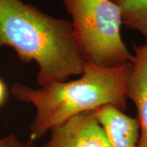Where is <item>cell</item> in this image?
<instances>
[{
	"mask_svg": "<svg viewBox=\"0 0 147 147\" xmlns=\"http://www.w3.org/2000/svg\"><path fill=\"white\" fill-rule=\"evenodd\" d=\"M21 146L22 143L13 134L0 139V147H21Z\"/></svg>",
	"mask_w": 147,
	"mask_h": 147,
	"instance_id": "obj_8",
	"label": "cell"
},
{
	"mask_svg": "<svg viewBox=\"0 0 147 147\" xmlns=\"http://www.w3.org/2000/svg\"><path fill=\"white\" fill-rule=\"evenodd\" d=\"M119 7L123 24L139 32L147 45V0H112Z\"/></svg>",
	"mask_w": 147,
	"mask_h": 147,
	"instance_id": "obj_7",
	"label": "cell"
},
{
	"mask_svg": "<svg viewBox=\"0 0 147 147\" xmlns=\"http://www.w3.org/2000/svg\"><path fill=\"white\" fill-rule=\"evenodd\" d=\"M132 63L105 67L87 61L79 79L52 82L34 89L16 84L11 94L17 100L31 103L36 114L30 125L32 139H38L53 127L84 112L105 105L126 110L127 83Z\"/></svg>",
	"mask_w": 147,
	"mask_h": 147,
	"instance_id": "obj_2",
	"label": "cell"
},
{
	"mask_svg": "<svg viewBox=\"0 0 147 147\" xmlns=\"http://www.w3.org/2000/svg\"><path fill=\"white\" fill-rule=\"evenodd\" d=\"M126 96L136 105L140 137L137 147H147V45H135Z\"/></svg>",
	"mask_w": 147,
	"mask_h": 147,
	"instance_id": "obj_5",
	"label": "cell"
},
{
	"mask_svg": "<svg viewBox=\"0 0 147 147\" xmlns=\"http://www.w3.org/2000/svg\"><path fill=\"white\" fill-rule=\"evenodd\" d=\"M21 147H34V142H33V139H30V141H28L26 143L22 144Z\"/></svg>",
	"mask_w": 147,
	"mask_h": 147,
	"instance_id": "obj_10",
	"label": "cell"
},
{
	"mask_svg": "<svg viewBox=\"0 0 147 147\" xmlns=\"http://www.w3.org/2000/svg\"><path fill=\"white\" fill-rule=\"evenodd\" d=\"M6 97V88L4 84L0 79V105L3 103Z\"/></svg>",
	"mask_w": 147,
	"mask_h": 147,
	"instance_id": "obj_9",
	"label": "cell"
},
{
	"mask_svg": "<svg viewBox=\"0 0 147 147\" xmlns=\"http://www.w3.org/2000/svg\"><path fill=\"white\" fill-rule=\"evenodd\" d=\"M87 61L105 67L132 63L121 37L123 21L112 0H62Z\"/></svg>",
	"mask_w": 147,
	"mask_h": 147,
	"instance_id": "obj_3",
	"label": "cell"
},
{
	"mask_svg": "<svg viewBox=\"0 0 147 147\" xmlns=\"http://www.w3.org/2000/svg\"><path fill=\"white\" fill-rule=\"evenodd\" d=\"M111 147H137L140 129L137 118L127 115L114 105L95 110Z\"/></svg>",
	"mask_w": 147,
	"mask_h": 147,
	"instance_id": "obj_6",
	"label": "cell"
},
{
	"mask_svg": "<svg viewBox=\"0 0 147 147\" xmlns=\"http://www.w3.org/2000/svg\"><path fill=\"white\" fill-rule=\"evenodd\" d=\"M42 147H111L95 110L75 115L51 130Z\"/></svg>",
	"mask_w": 147,
	"mask_h": 147,
	"instance_id": "obj_4",
	"label": "cell"
},
{
	"mask_svg": "<svg viewBox=\"0 0 147 147\" xmlns=\"http://www.w3.org/2000/svg\"><path fill=\"white\" fill-rule=\"evenodd\" d=\"M3 47L13 48L24 62H36L40 86L81 75L87 62L71 21L21 0H0V49Z\"/></svg>",
	"mask_w": 147,
	"mask_h": 147,
	"instance_id": "obj_1",
	"label": "cell"
}]
</instances>
